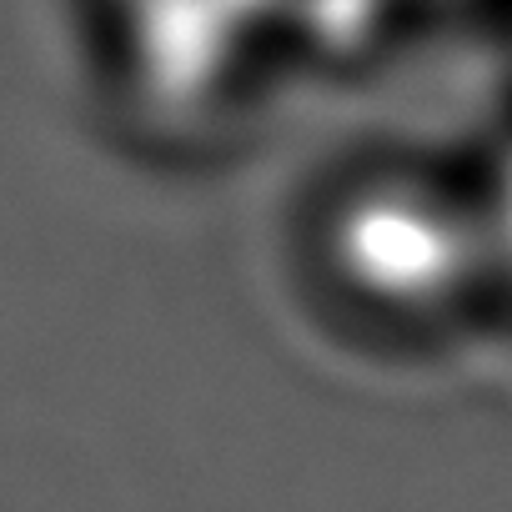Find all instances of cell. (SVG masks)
<instances>
[{
  "instance_id": "6da1fadb",
  "label": "cell",
  "mask_w": 512,
  "mask_h": 512,
  "mask_svg": "<svg viewBox=\"0 0 512 512\" xmlns=\"http://www.w3.org/2000/svg\"><path fill=\"white\" fill-rule=\"evenodd\" d=\"M482 216H487V236H492V262L512 282V156L497 166V181H492V196H487Z\"/></svg>"
}]
</instances>
